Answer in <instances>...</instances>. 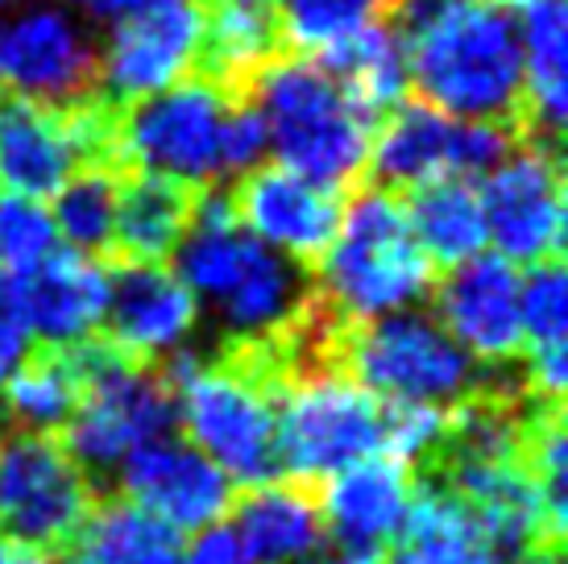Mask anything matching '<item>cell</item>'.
<instances>
[{
    "label": "cell",
    "instance_id": "cell-1",
    "mask_svg": "<svg viewBox=\"0 0 568 564\" xmlns=\"http://www.w3.org/2000/svg\"><path fill=\"white\" fill-rule=\"evenodd\" d=\"M386 21L403 42L415 100L457 121H523V42L515 9L498 0H395Z\"/></svg>",
    "mask_w": 568,
    "mask_h": 564
},
{
    "label": "cell",
    "instance_id": "cell-2",
    "mask_svg": "<svg viewBox=\"0 0 568 564\" xmlns=\"http://www.w3.org/2000/svg\"><path fill=\"white\" fill-rule=\"evenodd\" d=\"M174 274L216 315L221 341H278L316 303L312 266L245 233L229 195L204 191L191 229L174 245Z\"/></svg>",
    "mask_w": 568,
    "mask_h": 564
},
{
    "label": "cell",
    "instance_id": "cell-3",
    "mask_svg": "<svg viewBox=\"0 0 568 564\" xmlns=\"http://www.w3.org/2000/svg\"><path fill=\"white\" fill-rule=\"evenodd\" d=\"M174 391V415L187 440L216 461L233 486H262L278 473L274 453V382L257 349L245 341H221L216 357L179 349L162 357Z\"/></svg>",
    "mask_w": 568,
    "mask_h": 564
},
{
    "label": "cell",
    "instance_id": "cell-4",
    "mask_svg": "<svg viewBox=\"0 0 568 564\" xmlns=\"http://www.w3.org/2000/svg\"><path fill=\"white\" fill-rule=\"evenodd\" d=\"M245 95L266 121L278 167L332 191L365 179L378 117H369L312 54L283 50L257 71Z\"/></svg>",
    "mask_w": 568,
    "mask_h": 564
},
{
    "label": "cell",
    "instance_id": "cell-5",
    "mask_svg": "<svg viewBox=\"0 0 568 564\" xmlns=\"http://www.w3.org/2000/svg\"><path fill=\"white\" fill-rule=\"evenodd\" d=\"M316 295L341 320H374L432 295L436 266L410 233L407 204L390 188H362L316 266Z\"/></svg>",
    "mask_w": 568,
    "mask_h": 564
},
{
    "label": "cell",
    "instance_id": "cell-6",
    "mask_svg": "<svg viewBox=\"0 0 568 564\" xmlns=\"http://www.w3.org/2000/svg\"><path fill=\"white\" fill-rule=\"evenodd\" d=\"M71 353L80 365V403L63 427V444L100 490L133 449L174 432V391L162 361L133 357L104 336L71 345Z\"/></svg>",
    "mask_w": 568,
    "mask_h": 564
},
{
    "label": "cell",
    "instance_id": "cell-7",
    "mask_svg": "<svg viewBox=\"0 0 568 564\" xmlns=\"http://www.w3.org/2000/svg\"><path fill=\"white\" fill-rule=\"evenodd\" d=\"M336 370L382 403L453 407L474 394L486 374L444 332L436 315L403 308L374 320H353L336 332Z\"/></svg>",
    "mask_w": 568,
    "mask_h": 564
},
{
    "label": "cell",
    "instance_id": "cell-8",
    "mask_svg": "<svg viewBox=\"0 0 568 564\" xmlns=\"http://www.w3.org/2000/svg\"><path fill=\"white\" fill-rule=\"evenodd\" d=\"M237 95L191 75L116 109V171H142L207 191L224 179V121Z\"/></svg>",
    "mask_w": 568,
    "mask_h": 564
},
{
    "label": "cell",
    "instance_id": "cell-9",
    "mask_svg": "<svg viewBox=\"0 0 568 564\" xmlns=\"http://www.w3.org/2000/svg\"><path fill=\"white\" fill-rule=\"evenodd\" d=\"M386 449V403L341 370L286 382L274 399V453L291 482H324Z\"/></svg>",
    "mask_w": 568,
    "mask_h": 564
},
{
    "label": "cell",
    "instance_id": "cell-10",
    "mask_svg": "<svg viewBox=\"0 0 568 564\" xmlns=\"http://www.w3.org/2000/svg\"><path fill=\"white\" fill-rule=\"evenodd\" d=\"M83 167H116V109L109 100L54 109L0 95V195L50 200Z\"/></svg>",
    "mask_w": 568,
    "mask_h": 564
},
{
    "label": "cell",
    "instance_id": "cell-11",
    "mask_svg": "<svg viewBox=\"0 0 568 564\" xmlns=\"http://www.w3.org/2000/svg\"><path fill=\"white\" fill-rule=\"evenodd\" d=\"M100 490L67 453L63 436L0 427V527L30 548L63 552Z\"/></svg>",
    "mask_w": 568,
    "mask_h": 564
},
{
    "label": "cell",
    "instance_id": "cell-12",
    "mask_svg": "<svg viewBox=\"0 0 568 564\" xmlns=\"http://www.w3.org/2000/svg\"><path fill=\"white\" fill-rule=\"evenodd\" d=\"M477 204L486 241L515 266H539L560 258L565 245V171L556 141L523 138L515 150L481 174Z\"/></svg>",
    "mask_w": 568,
    "mask_h": 564
},
{
    "label": "cell",
    "instance_id": "cell-13",
    "mask_svg": "<svg viewBox=\"0 0 568 564\" xmlns=\"http://www.w3.org/2000/svg\"><path fill=\"white\" fill-rule=\"evenodd\" d=\"M204 0H174L159 9L116 17L100 47V100L125 109L133 100L166 92L200 75Z\"/></svg>",
    "mask_w": 568,
    "mask_h": 564
},
{
    "label": "cell",
    "instance_id": "cell-14",
    "mask_svg": "<svg viewBox=\"0 0 568 564\" xmlns=\"http://www.w3.org/2000/svg\"><path fill=\"white\" fill-rule=\"evenodd\" d=\"M0 83L54 109L100 100V47L80 17L30 9L0 33Z\"/></svg>",
    "mask_w": 568,
    "mask_h": 564
},
{
    "label": "cell",
    "instance_id": "cell-15",
    "mask_svg": "<svg viewBox=\"0 0 568 564\" xmlns=\"http://www.w3.org/2000/svg\"><path fill=\"white\" fill-rule=\"evenodd\" d=\"M116 482L129 502H138L162 523H171L179 535L216 527L237 498V486L229 482V473L174 432L133 449L121 461Z\"/></svg>",
    "mask_w": 568,
    "mask_h": 564
},
{
    "label": "cell",
    "instance_id": "cell-16",
    "mask_svg": "<svg viewBox=\"0 0 568 564\" xmlns=\"http://www.w3.org/2000/svg\"><path fill=\"white\" fill-rule=\"evenodd\" d=\"M229 208L245 233L270 250L316 266L345 216V191L320 188L286 167H253L229 191Z\"/></svg>",
    "mask_w": 568,
    "mask_h": 564
},
{
    "label": "cell",
    "instance_id": "cell-17",
    "mask_svg": "<svg viewBox=\"0 0 568 564\" xmlns=\"http://www.w3.org/2000/svg\"><path fill=\"white\" fill-rule=\"evenodd\" d=\"M436 320L481 365H506L523 353V274L498 253H477L436 286Z\"/></svg>",
    "mask_w": 568,
    "mask_h": 564
},
{
    "label": "cell",
    "instance_id": "cell-18",
    "mask_svg": "<svg viewBox=\"0 0 568 564\" xmlns=\"http://www.w3.org/2000/svg\"><path fill=\"white\" fill-rule=\"evenodd\" d=\"M200 303L183 279L162 262H116L109 270L104 329L116 349L133 357L162 361L187 345Z\"/></svg>",
    "mask_w": 568,
    "mask_h": 564
},
{
    "label": "cell",
    "instance_id": "cell-19",
    "mask_svg": "<svg viewBox=\"0 0 568 564\" xmlns=\"http://www.w3.org/2000/svg\"><path fill=\"white\" fill-rule=\"evenodd\" d=\"M410 494H415L410 465L386 453H374L324 477V490L316 498L320 515H324V532L341 544V552L378 556L395 540L398 523L410 506Z\"/></svg>",
    "mask_w": 568,
    "mask_h": 564
},
{
    "label": "cell",
    "instance_id": "cell-20",
    "mask_svg": "<svg viewBox=\"0 0 568 564\" xmlns=\"http://www.w3.org/2000/svg\"><path fill=\"white\" fill-rule=\"evenodd\" d=\"M17 279V274H13ZM30 332L47 349H71L92 341L95 329L104 324V303H109V270L95 258L75 250H54L17 279Z\"/></svg>",
    "mask_w": 568,
    "mask_h": 564
},
{
    "label": "cell",
    "instance_id": "cell-21",
    "mask_svg": "<svg viewBox=\"0 0 568 564\" xmlns=\"http://www.w3.org/2000/svg\"><path fill=\"white\" fill-rule=\"evenodd\" d=\"M460 121L424 100H403L374 129L369 167L378 188L410 191L432 179H457Z\"/></svg>",
    "mask_w": 568,
    "mask_h": 564
},
{
    "label": "cell",
    "instance_id": "cell-22",
    "mask_svg": "<svg viewBox=\"0 0 568 564\" xmlns=\"http://www.w3.org/2000/svg\"><path fill=\"white\" fill-rule=\"evenodd\" d=\"M233 535L250 564H303L324 544L320 498L307 482H262L233 498Z\"/></svg>",
    "mask_w": 568,
    "mask_h": 564
},
{
    "label": "cell",
    "instance_id": "cell-23",
    "mask_svg": "<svg viewBox=\"0 0 568 564\" xmlns=\"http://www.w3.org/2000/svg\"><path fill=\"white\" fill-rule=\"evenodd\" d=\"M523 42V121L527 138L556 141L568 109L565 0H515Z\"/></svg>",
    "mask_w": 568,
    "mask_h": 564
},
{
    "label": "cell",
    "instance_id": "cell-24",
    "mask_svg": "<svg viewBox=\"0 0 568 564\" xmlns=\"http://www.w3.org/2000/svg\"><path fill=\"white\" fill-rule=\"evenodd\" d=\"M390 564H503V556L453 490L415 477L407 515L390 540Z\"/></svg>",
    "mask_w": 568,
    "mask_h": 564
},
{
    "label": "cell",
    "instance_id": "cell-25",
    "mask_svg": "<svg viewBox=\"0 0 568 564\" xmlns=\"http://www.w3.org/2000/svg\"><path fill=\"white\" fill-rule=\"evenodd\" d=\"M204 191L159 179V174L121 171L116 188V224H112V253L116 262H162L191 229Z\"/></svg>",
    "mask_w": 568,
    "mask_h": 564
},
{
    "label": "cell",
    "instance_id": "cell-26",
    "mask_svg": "<svg viewBox=\"0 0 568 564\" xmlns=\"http://www.w3.org/2000/svg\"><path fill=\"white\" fill-rule=\"evenodd\" d=\"M179 556L183 535L125 494L95 498L63 548V564H179Z\"/></svg>",
    "mask_w": 568,
    "mask_h": 564
},
{
    "label": "cell",
    "instance_id": "cell-27",
    "mask_svg": "<svg viewBox=\"0 0 568 564\" xmlns=\"http://www.w3.org/2000/svg\"><path fill=\"white\" fill-rule=\"evenodd\" d=\"M568 286L560 258L527 266L523 274V382L539 399H565L568 374Z\"/></svg>",
    "mask_w": 568,
    "mask_h": 564
},
{
    "label": "cell",
    "instance_id": "cell-28",
    "mask_svg": "<svg viewBox=\"0 0 568 564\" xmlns=\"http://www.w3.org/2000/svg\"><path fill=\"white\" fill-rule=\"evenodd\" d=\"M410 233L427 253V262L453 270L486 250V220L469 179H432L403 195Z\"/></svg>",
    "mask_w": 568,
    "mask_h": 564
},
{
    "label": "cell",
    "instance_id": "cell-29",
    "mask_svg": "<svg viewBox=\"0 0 568 564\" xmlns=\"http://www.w3.org/2000/svg\"><path fill=\"white\" fill-rule=\"evenodd\" d=\"M324 71H328L341 88H345L369 117H386V112L403 104L410 92L407 63H403V42L390 21H374L365 30L348 33L345 42L312 54Z\"/></svg>",
    "mask_w": 568,
    "mask_h": 564
},
{
    "label": "cell",
    "instance_id": "cell-30",
    "mask_svg": "<svg viewBox=\"0 0 568 564\" xmlns=\"http://www.w3.org/2000/svg\"><path fill=\"white\" fill-rule=\"evenodd\" d=\"M4 420L26 432H63L80 403V365L71 349H38L4 377Z\"/></svg>",
    "mask_w": 568,
    "mask_h": 564
},
{
    "label": "cell",
    "instance_id": "cell-31",
    "mask_svg": "<svg viewBox=\"0 0 568 564\" xmlns=\"http://www.w3.org/2000/svg\"><path fill=\"white\" fill-rule=\"evenodd\" d=\"M116 167H83L54 191V229L75 253L100 258L112 253V224H116Z\"/></svg>",
    "mask_w": 568,
    "mask_h": 564
},
{
    "label": "cell",
    "instance_id": "cell-32",
    "mask_svg": "<svg viewBox=\"0 0 568 564\" xmlns=\"http://www.w3.org/2000/svg\"><path fill=\"white\" fill-rule=\"evenodd\" d=\"M395 0H274V21L291 54H320L348 33L386 21Z\"/></svg>",
    "mask_w": 568,
    "mask_h": 564
},
{
    "label": "cell",
    "instance_id": "cell-33",
    "mask_svg": "<svg viewBox=\"0 0 568 564\" xmlns=\"http://www.w3.org/2000/svg\"><path fill=\"white\" fill-rule=\"evenodd\" d=\"M59 250V229L42 200H21V195H0V262L9 274H30L42 266L50 253Z\"/></svg>",
    "mask_w": 568,
    "mask_h": 564
},
{
    "label": "cell",
    "instance_id": "cell-34",
    "mask_svg": "<svg viewBox=\"0 0 568 564\" xmlns=\"http://www.w3.org/2000/svg\"><path fill=\"white\" fill-rule=\"evenodd\" d=\"M270 154V133L262 112L250 95L233 100L229 121H224V179L229 174H245L253 167H262V158Z\"/></svg>",
    "mask_w": 568,
    "mask_h": 564
},
{
    "label": "cell",
    "instance_id": "cell-35",
    "mask_svg": "<svg viewBox=\"0 0 568 564\" xmlns=\"http://www.w3.org/2000/svg\"><path fill=\"white\" fill-rule=\"evenodd\" d=\"M33 332L26 320V303H21V286L13 274H0V386L13 374L21 361L30 357Z\"/></svg>",
    "mask_w": 568,
    "mask_h": 564
},
{
    "label": "cell",
    "instance_id": "cell-36",
    "mask_svg": "<svg viewBox=\"0 0 568 564\" xmlns=\"http://www.w3.org/2000/svg\"><path fill=\"white\" fill-rule=\"evenodd\" d=\"M179 564H250V556L241 552L237 535L233 532L207 527V532H195V544L183 548Z\"/></svg>",
    "mask_w": 568,
    "mask_h": 564
},
{
    "label": "cell",
    "instance_id": "cell-37",
    "mask_svg": "<svg viewBox=\"0 0 568 564\" xmlns=\"http://www.w3.org/2000/svg\"><path fill=\"white\" fill-rule=\"evenodd\" d=\"M83 13L92 17H109V21H116V17H129V13H142V9H159V4H174V0H75Z\"/></svg>",
    "mask_w": 568,
    "mask_h": 564
},
{
    "label": "cell",
    "instance_id": "cell-38",
    "mask_svg": "<svg viewBox=\"0 0 568 564\" xmlns=\"http://www.w3.org/2000/svg\"><path fill=\"white\" fill-rule=\"evenodd\" d=\"M0 564H54L42 548H30V544H21V540H9V535H0Z\"/></svg>",
    "mask_w": 568,
    "mask_h": 564
},
{
    "label": "cell",
    "instance_id": "cell-39",
    "mask_svg": "<svg viewBox=\"0 0 568 564\" xmlns=\"http://www.w3.org/2000/svg\"><path fill=\"white\" fill-rule=\"evenodd\" d=\"M303 564H382L378 556H362V552H341V556H307Z\"/></svg>",
    "mask_w": 568,
    "mask_h": 564
},
{
    "label": "cell",
    "instance_id": "cell-40",
    "mask_svg": "<svg viewBox=\"0 0 568 564\" xmlns=\"http://www.w3.org/2000/svg\"><path fill=\"white\" fill-rule=\"evenodd\" d=\"M0 4H30V0H0Z\"/></svg>",
    "mask_w": 568,
    "mask_h": 564
},
{
    "label": "cell",
    "instance_id": "cell-41",
    "mask_svg": "<svg viewBox=\"0 0 568 564\" xmlns=\"http://www.w3.org/2000/svg\"><path fill=\"white\" fill-rule=\"evenodd\" d=\"M498 4H515V0H498Z\"/></svg>",
    "mask_w": 568,
    "mask_h": 564
}]
</instances>
